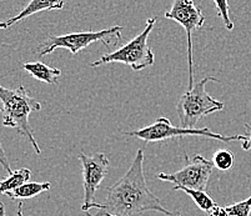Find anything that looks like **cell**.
I'll return each instance as SVG.
<instances>
[{
	"label": "cell",
	"instance_id": "cell-1",
	"mask_svg": "<svg viewBox=\"0 0 251 216\" xmlns=\"http://www.w3.org/2000/svg\"><path fill=\"white\" fill-rule=\"evenodd\" d=\"M90 209L95 214L86 216H140L144 213L157 211L166 216H181L179 211H170L152 194L144 175V150L139 149L129 170L108 190L106 199L101 204L94 202Z\"/></svg>",
	"mask_w": 251,
	"mask_h": 216
},
{
	"label": "cell",
	"instance_id": "cell-2",
	"mask_svg": "<svg viewBox=\"0 0 251 216\" xmlns=\"http://www.w3.org/2000/svg\"><path fill=\"white\" fill-rule=\"evenodd\" d=\"M0 101L3 113V125L6 128H14L19 134L28 139L36 154H42L33 130L29 124V115L34 111L42 110V104L34 99L24 85L17 89H8L0 85Z\"/></svg>",
	"mask_w": 251,
	"mask_h": 216
},
{
	"label": "cell",
	"instance_id": "cell-3",
	"mask_svg": "<svg viewBox=\"0 0 251 216\" xmlns=\"http://www.w3.org/2000/svg\"><path fill=\"white\" fill-rule=\"evenodd\" d=\"M209 81L219 83L218 79L214 76H205L180 96L176 105V113L181 128H196V124L201 118L224 109V103L214 99L206 92V84Z\"/></svg>",
	"mask_w": 251,
	"mask_h": 216
},
{
	"label": "cell",
	"instance_id": "cell-4",
	"mask_svg": "<svg viewBox=\"0 0 251 216\" xmlns=\"http://www.w3.org/2000/svg\"><path fill=\"white\" fill-rule=\"evenodd\" d=\"M156 22V17L149 18L147 20L145 28L139 35H136L133 40H130L129 43L123 45L122 48L114 50L111 53L101 55L99 60L91 63L90 67L98 68L104 64H109V63H122V64L131 68L134 72H140V70L152 67L155 63V56L150 49L149 44H148V38L154 29Z\"/></svg>",
	"mask_w": 251,
	"mask_h": 216
},
{
	"label": "cell",
	"instance_id": "cell-5",
	"mask_svg": "<svg viewBox=\"0 0 251 216\" xmlns=\"http://www.w3.org/2000/svg\"><path fill=\"white\" fill-rule=\"evenodd\" d=\"M122 30L123 26L115 25L100 31H80L59 36H49L39 45L36 53L39 56H45L56 49H68L75 56L80 50L97 42H101L106 48L115 47L122 38Z\"/></svg>",
	"mask_w": 251,
	"mask_h": 216
},
{
	"label": "cell",
	"instance_id": "cell-6",
	"mask_svg": "<svg viewBox=\"0 0 251 216\" xmlns=\"http://www.w3.org/2000/svg\"><path fill=\"white\" fill-rule=\"evenodd\" d=\"M125 135L138 138L140 140L149 144V143L164 142L168 139L182 138V136H201V138L215 139L224 143L231 142H243L244 135H231L225 136L221 134L214 133L207 128H194V129H185L181 126H174L171 124L168 118H157L154 124L145 126L143 129H139L135 131H125Z\"/></svg>",
	"mask_w": 251,
	"mask_h": 216
},
{
	"label": "cell",
	"instance_id": "cell-7",
	"mask_svg": "<svg viewBox=\"0 0 251 216\" xmlns=\"http://www.w3.org/2000/svg\"><path fill=\"white\" fill-rule=\"evenodd\" d=\"M164 17L174 20L181 25L188 35V64H189V88L194 85V61H193V35L202 28L205 17L201 9L194 3V0H174L170 10Z\"/></svg>",
	"mask_w": 251,
	"mask_h": 216
},
{
	"label": "cell",
	"instance_id": "cell-8",
	"mask_svg": "<svg viewBox=\"0 0 251 216\" xmlns=\"http://www.w3.org/2000/svg\"><path fill=\"white\" fill-rule=\"evenodd\" d=\"M186 159L189 158L186 156ZM214 164L201 155H195L181 170L175 172H159L156 179L161 181L173 183L175 186L194 189V190H206L211 174H213Z\"/></svg>",
	"mask_w": 251,
	"mask_h": 216
},
{
	"label": "cell",
	"instance_id": "cell-9",
	"mask_svg": "<svg viewBox=\"0 0 251 216\" xmlns=\"http://www.w3.org/2000/svg\"><path fill=\"white\" fill-rule=\"evenodd\" d=\"M81 163L84 183V202L81 210L88 213L90 205L95 202V192H98L100 184L108 175L109 159L104 152H97L93 155H85L81 152L77 156Z\"/></svg>",
	"mask_w": 251,
	"mask_h": 216
},
{
	"label": "cell",
	"instance_id": "cell-10",
	"mask_svg": "<svg viewBox=\"0 0 251 216\" xmlns=\"http://www.w3.org/2000/svg\"><path fill=\"white\" fill-rule=\"evenodd\" d=\"M67 4V0H30L29 4L20 11L19 14L13 17L11 19L6 20L5 26L6 29L15 23L20 22L23 19L31 17V15L40 13V11H49V10H61Z\"/></svg>",
	"mask_w": 251,
	"mask_h": 216
},
{
	"label": "cell",
	"instance_id": "cell-11",
	"mask_svg": "<svg viewBox=\"0 0 251 216\" xmlns=\"http://www.w3.org/2000/svg\"><path fill=\"white\" fill-rule=\"evenodd\" d=\"M23 69L31 75L34 79L43 83L50 84H58L59 78L61 76V70L58 68L48 67L47 64L42 63V61H33V63H24L23 64Z\"/></svg>",
	"mask_w": 251,
	"mask_h": 216
},
{
	"label": "cell",
	"instance_id": "cell-12",
	"mask_svg": "<svg viewBox=\"0 0 251 216\" xmlns=\"http://www.w3.org/2000/svg\"><path fill=\"white\" fill-rule=\"evenodd\" d=\"M50 188H51L50 183H25L24 185L19 186L13 192H6L5 195L11 200L31 199V197H35L36 195L50 190Z\"/></svg>",
	"mask_w": 251,
	"mask_h": 216
},
{
	"label": "cell",
	"instance_id": "cell-13",
	"mask_svg": "<svg viewBox=\"0 0 251 216\" xmlns=\"http://www.w3.org/2000/svg\"><path fill=\"white\" fill-rule=\"evenodd\" d=\"M31 176V171L26 168H22V169L14 170L6 179H3L0 181V196L5 195L6 192H13L19 186L24 185L25 183H28V180Z\"/></svg>",
	"mask_w": 251,
	"mask_h": 216
},
{
	"label": "cell",
	"instance_id": "cell-14",
	"mask_svg": "<svg viewBox=\"0 0 251 216\" xmlns=\"http://www.w3.org/2000/svg\"><path fill=\"white\" fill-rule=\"evenodd\" d=\"M174 190H181L185 194H188L189 196L194 200L196 206H198L200 210L209 214V215L213 213L214 209L218 206V204L211 199V196H210L209 194H206V192H202V190H194V189L181 188V186H174Z\"/></svg>",
	"mask_w": 251,
	"mask_h": 216
},
{
	"label": "cell",
	"instance_id": "cell-15",
	"mask_svg": "<svg viewBox=\"0 0 251 216\" xmlns=\"http://www.w3.org/2000/svg\"><path fill=\"white\" fill-rule=\"evenodd\" d=\"M235 161V156L229 150H219L214 154L213 164L214 167L220 171H227L232 168Z\"/></svg>",
	"mask_w": 251,
	"mask_h": 216
},
{
	"label": "cell",
	"instance_id": "cell-16",
	"mask_svg": "<svg viewBox=\"0 0 251 216\" xmlns=\"http://www.w3.org/2000/svg\"><path fill=\"white\" fill-rule=\"evenodd\" d=\"M224 214L225 216H250L251 213V196L246 200L232 205L224 206Z\"/></svg>",
	"mask_w": 251,
	"mask_h": 216
},
{
	"label": "cell",
	"instance_id": "cell-17",
	"mask_svg": "<svg viewBox=\"0 0 251 216\" xmlns=\"http://www.w3.org/2000/svg\"><path fill=\"white\" fill-rule=\"evenodd\" d=\"M214 5H215L218 15L223 20L224 25L227 30H232L234 29V23H232L231 17H230V6L227 0H213Z\"/></svg>",
	"mask_w": 251,
	"mask_h": 216
},
{
	"label": "cell",
	"instance_id": "cell-18",
	"mask_svg": "<svg viewBox=\"0 0 251 216\" xmlns=\"http://www.w3.org/2000/svg\"><path fill=\"white\" fill-rule=\"evenodd\" d=\"M0 165H1L6 171H8L9 175L13 172V170H11L10 168V163H9L8 160V156H6L5 150H4L3 146H1V143H0Z\"/></svg>",
	"mask_w": 251,
	"mask_h": 216
},
{
	"label": "cell",
	"instance_id": "cell-19",
	"mask_svg": "<svg viewBox=\"0 0 251 216\" xmlns=\"http://www.w3.org/2000/svg\"><path fill=\"white\" fill-rule=\"evenodd\" d=\"M245 135H244L243 140V149L245 151L251 150V124H245Z\"/></svg>",
	"mask_w": 251,
	"mask_h": 216
},
{
	"label": "cell",
	"instance_id": "cell-20",
	"mask_svg": "<svg viewBox=\"0 0 251 216\" xmlns=\"http://www.w3.org/2000/svg\"><path fill=\"white\" fill-rule=\"evenodd\" d=\"M209 216H225V214H224V209L221 208V206L218 205L215 209H214V211L210 214Z\"/></svg>",
	"mask_w": 251,
	"mask_h": 216
},
{
	"label": "cell",
	"instance_id": "cell-21",
	"mask_svg": "<svg viewBox=\"0 0 251 216\" xmlns=\"http://www.w3.org/2000/svg\"><path fill=\"white\" fill-rule=\"evenodd\" d=\"M0 216H5V208L1 201H0Z\"/></svg>",
	"mask_w": 251,
	"mask_h": 216
},
{
	"label": "cell",
	"instance_id": "cell-22",
	"mask_svg": "<svg viewBox=\"0 0 251 216\" xmlns=\"http://www.w3.org/2000/svg\"><path fill=\"white\" fill-rule=\"evenodd\" d=\"M17 215H18V216H24V215H23V202H20L19 206H18Z\"/></svg>",
	"mask_w": 251,
	"mask_h": 216
},
{
	"label": "cell",
	"instance_id": "cell-23",
	"mask_svg": "<svg viewBox=\"0 0 251 216\" xmlns=\"http://www.w3.org/2000/svg\"><path fill=\"white\" fill-rule=\"evenodd\" d=\"M0 29H6V26H5V22L0 23Z\"/></svg>",
	"mask_w": 251,
	"mask_h": 216
},
{
	"label": "cell",
	"instance_id": "cell-24",
	"mask_svg": "<svg viewBox=\"0 0 251 216\" xmlns=\"http://www.w3.org/2000/svg\"><path fill=\"white\" fill-rule=\"evenodd\" d=\"M1 177H3V176H1V175H0V179H1Z\"/></svg>",
	"mask_w": 251,
	"mask_h": 216
},
{
	"label": "cell",
	"instance_id": "cell-25",
	"mask_svg": "<svg viewBox=\"0 0 251 216\" xmlns=\"http://www.w3.org/2000/svg\"><path fill=\"white\" fill-rule=\"evenodd\" d=\"M250 105H251V103H250Z\"/></svg>",
	"mask_w": 251,
	"mask_h": 216
}]
</instances>
